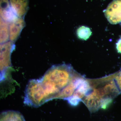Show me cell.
Returning a JSON list of instances; mask_svg holds the SVG:
<instances>
[{"label":"cell","mask_w":121,"mask_h":121,"mask_svg":"<svg viewBox=\"0 0 121 121\" xmlns=\"http://www.w3.org/2000/svg\"><path fill=\"white\" fill-rule=\"evenodd\" d=\"M0 20V43L2 44L9 41V23L4 21L1 17Z\"/></svg>","instance_id":"ba28073f"},{"label":"cell","mask_w":121,"mask_h":121,"mask_svg":"<svg viewBox=\"0 0 121 121\" xmlns=\"http://www.w3.org/2000/svg\"><path fill=\"white\" fill-rule=\"evenodd\" d=\"M9 2L18 17L24 18L28 11V0H9Z\"/></svg>","instance_id":"8992f818"},{"label":"cell","mask_w":121,"mask_h":121,"mask_svg":"<svg viewBox=\"0 0 121 121\" xmlns=\"http://www.w3.org/2000/svg\"><path fill=\"white\" fill-rule=\"evenodd\" d=\"M76 72L69 64L54 65L39 79L29 81L24 103L37 108L46 102L59 99L62 91L74 79Z\"/></svg>","instance_id":"6da1fadb"},{"label":"cell","mask_w":121,"mask_h":121,"mask_svg":"<svg viewBox=\"0 0 121 121\" xmlns=\"http://www.w3.org/2000/svg\"><path fill=\"white\" fill-rule=\"evenodd\" d=\"M116 48L118 52L121 53V37L116 43Z\"/></svg>","instance_id":"8fae6325"},{"label":"cell","mask_w":121,"mask_h":121,"mask_svg":"<svg viewBox=\"0 0 121 121\" xmlns=\"http://www.w3.org/2000/svg\"><path fill=\"white\" fill-rule=\"evenodd\" d=\"M0 17L8 23L14 21L18 18L15 11L11 7L9 0L0 1Z\"/></svg>","instance_id":"277c9868"},{"label":"cell","mask_w":121,"mask_h":121,"mask_svg":"<svg viewBox=\"0 0 121 121\" xmlns=\"http://www.w3.org/2000/svg\"><path fill=\"white\" fill-rule=\"evenodd\" d=\"M115 83L120 93L121 92V70L118 73L114 79Z\"/></svg>","instance_id":"30bf717a"},{"label":"cell","mask_w":121,"mask_h":121,"mask_svg":"<svg viewBox=\"0 0 121 121\" xmlns=\"http://www.w3.org/2000/svg\"><path fill=\"white\" fill-rule=\"evenodd\" d=\"M91 33L92 32L90 29L86 26H81L77 30V35L78 38L83 40H86L89 39Z\"/></svg>","instance_id":"9c48e42d"},{"label":"cell","mask_w":121,"mask_h":121,"mask_svg":"<svg viewBox=\"0 0 121 121\" xmlns=\"http://www.w3.org/2000/svg\"><path fill=\"white\" fill-rule=\"evenodd\" d=\"M24 18L18 17L14 21L9 23V40L15 43L20 35L21 31L25 26Z\"/></svg>","instance_id":"5b68a950"},{"label":"cell","mask_w":121,"mask_h":121,"mask_svg":"<svg viewBox=\"0 0 121 121\" xmlns=\"http://www.w3.org/2000/svg\"><path fill=\"white\" fill-rule=\"evenodd\" d=\"M104 14L112 24H121V0H113L104 10Z\"/></svg>","instance_id":"3957f363"},{"label":"cell","mask_w":121,"mask_h":121,"mask_svg":"<svg viewBox=\"0 0 121 121\" xmlns=\"http://www.w3.org/2000/svg\"><path fill=\"white\" fill-rule=\"evenodd\" d=\"M0 121H25L23 115L19 111L7 110L1 113Z\"/></svg>","instance_id":"52a82bcc"},{"label":"cell","mask_w":121,"mask_h":121,"mask_svg":"<svg viewBox=\"0 0 121 121\" xmlns=\"http://www.w3.org/2000/svg\"><path fill=\"white\" fill-rule=\"evenodd\" d=\"M15 48L14 43L11 41L0 44L1 80L4 79L7 69L11 65V55Z\"/></svg>","instance_id":"7a4b0ae2"}]
</instances>
